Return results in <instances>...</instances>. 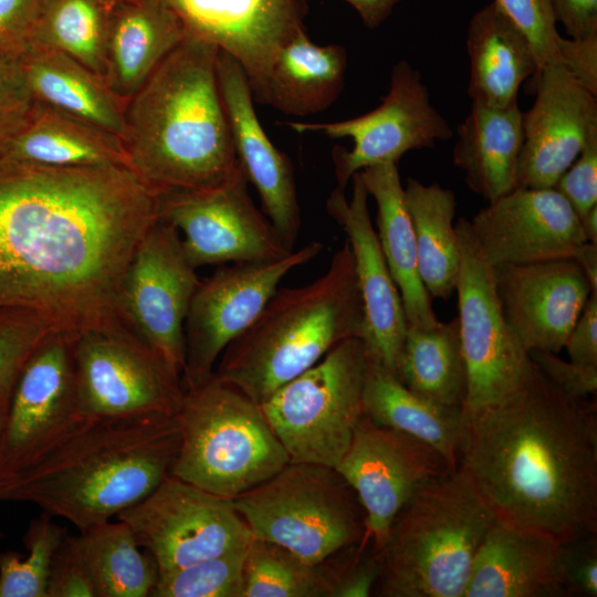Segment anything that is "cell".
<instances>
[{"instance_id": "cell-1", "label": "cell", "mask_w": 597, "mask_h": 597, "mask_svg": "<svg viewBox=\"0 0 597 597\" xmlns=\"http://www.w3.org/2000/svg\"><path fill=\"white\" fill-rule=\"evenodd\" d=\"M158 195L128 167H50L0 156V321L76 338L127 328L119 298Z\"/></svg>"}, {"instance_id": "cell-2", "label": "cell", "mask_w": 597, "mask_h": 597, "mask_svg": "<svg viewBox=\"0 0 597 597\" xmlns=\"http://www.w3.org/2000/svg\"><path fill=\"white\" fill-rule=\"evenodd\" d=\"M465 420L459 467L496 517L561 543L597 533V406L533 363L502 402Z\"/></svg>"}, {"instance_id": "cell-3", "label": "cell", "mask_w": 597, "mask_h": 597, "mask_svg": "<svg viewBox=\"0 0 597 597\" xmlns=\"http://www.w3.org/2000/svg\"><path fill=\"white\" fill-rule=\"evenodd\" d=\"M179 444L177 415L85 417L0 483V501L32 503L83 532L153 492L169 475Z\"/></svg>"}, {"instance_id": "cell-4", "label": "cell", "mask_w": 597, "mask_h": 597, "mask_svg": "<svg viewBox=\"0 0 597 597\" xmlns=\"http://www.w3.org/2000/svg\"><path fill=\"white\" fill-rule=\"evenodd\" d=\"M218 51L187 33L126 105L122 142L128 167L158 196L212 188L240 171Z\"/></svg>"}, {"instance_id": "cell-5", "label": "cell", "mask_w": 597, "mask_h": 597, "mask_svg": "<svg viewBox=\"0 0 597 597\" xmlns=\"http://www.w3.org/2000/svg\"><path fill=\"white\" fill-rule=\"evenodd\" d=\"M366 317L348 241L313 282L276 289L254 322L222 352L213 375L258 405L349 338Z\"/></svg>"}, {"instance_id": "cell-6", "label": "cell", "mask_w": 597, "mask_h": 597, "mask_svg": "<svg viewBox=\"0 0 597 597\" xmlns=\"http://www.w3.org/2000/svg\"><path fill=\"white\" fill-rule=\"evenodd\" d=\"M496 520L461 468L437 476L397 513L376 553L383 597H463L476 552Z\"/></svg>"}, {"instance_id": "cell-7", "label": "cell", "mask_w": 597, "mask_h": 597, "mask_svg": "<svg viewBox=\"0 0 597 597\" xmlns=\"http://www.w3.org/2000/svg\"><path fill=\"white\" fill-rule=\"evenodd\" d=\"M180 444L169 474L233 500L269 480L289 455L260 405L213 374L185 389Z\"/></svg>"}, {"instance_id": "cell-8", "label": "cell", "mask_w": 597, "mask_h": 597, "mask_svg": "<svg viewBox=\"0 0 597 597\" xmlns=\"http://www.w3.org/2000/svg\"><path fill=\"white\" fill-rule=\"evenodd\" d=\"M253 537L320 564L365 541V515L335 468L289 462L269 480L233 499Z\"/></svg>"}, {"instance_id": "cell-9", "label": "cell", "mask_w": 597, "mask_h": 597, "mask_svg": "<svg viewBox=\"0 0 597 597\" xmlns=\"http://www.w3.org/2000/svg\"><path fill=\"white\" fill-rule=\"evenodd\" d=\"M367 368L364 341L346 339L260 405L290 462L336 467L364 415Z\"/></svg>"}, {"instance_id": "cell-10", "label": "cell", "mask_w": 597, "mask_h": 597, "mask_svg": "<svg viewBox=\"0 0 597 597\" xmlns=\"http://www.w3.org/2000/svg\"><path fill=\"white\" fill-rule=\"evenodd\" d=\"M454 226L460 249L457 318L467 366L463 416L469 417L514 394L531 376L533 362L503 317L493 266L482 254L470 220L461 217Z\"/></svg>"}, {"instance_id": "cell-11", "label": "cell", "mask_w": 597, "mask_h": 597, "mask_svg": "<svg viewBox=\"0 0 597 597\" xmlns=\"http://www.w3.org/2000/svg\"><path fill=\"white\" fill-rule=\"evenodd\" d=\"M73 358L84 417L175 416L181 408V376L128 328L81 334Z\"/></svg>"}, {"instance_id": "cell-12", "label": "cell", "mask_w": 597, "mask_h": 597, "mask_svg": "<svg viewBox=\"0 0 597 597\" xmlns=\"http://www.w3.org/2000/svg\"><path fill=\"white\" fill-rule=\"evenodd\" d=\"M158 574L245 547L251 531L233 500L168 475L147 496L119 512Z\"/></svg>"}, {"instance_id": "cell-13", "label": "cell", "mask_w": 597, "mask_h": 597, "mask_svg": "<svg viewBox=\"0 0 597 597\" xmlns=\"http://www.w3.org/2000/svg\"><path fill=\"white\" fill-rule=\"evenodd\" d=\"M323 248V243L312 241L279 259L223 264L200 281L185 322L184 389L213 374L224 348L254 322L280 281Z\"/></svg>"}, {"instance_id": "cell-14", "label": "cell", "mask_w": 597, "mask_h": 597, "mask_svg": "<svg viewBox=\"0 0 597 597\" xmlns=\"http://www.w3.org/2000/svg\"><path fill=\"white\" fill-rule=\"evenodd\" d=\"M286 125L297 133H320L353 142L352 149L333 150L335 177L343 189L364 168L398 163L409 150L434 148L438 142L453 136L447 119L431 104L420 72L405 60L394 65L388 93L370 112L339 122Z\"/></svg>"}, {"instance_id": "cell-15", "label": "cell", "mask_w": 597, "mask_h": 597, "mask_svg": "<svg viewBox=\"0 0 597 597\" xmlns=\"http://www.w3.org/2000/svg\"><path fill=\"white\" fill-rule=\"evenodd\" d=\"M176 227L158 220L140 240L125 273L119 311L126 327L182 375L185 322L200 283Z\"/></svg>"}, {"instance_id": "cell-16", "label": "cell", "mask_w": 597, "mask_h": 597, "mask_svg": "<svg viewBox=\"0 0 597 597\" xmlns=\"http://www.w3.org/2000/svg\"><path fill=\"white\" fill-rule=\"evenodd\" d=\"M74 341L48 335L21 367L0 436V483L36 461L85 418L77 400Z\"/></svg>"}, {"instance_id": "cell-17", "label": "cell", "mask_w": 597, "mask_h": 597, "mask_svg": "<svg viewBox=\"0 0 597 597\" xmlns=\"http://www.w3.org/2000/svg\"><path fill=\"white\" fill-rule=\"evenodd\" d=\"M247 184L240 169L212 188L158 196L159 219L177 228L195 269L274 260L293 251L254 206Z\"/></svg>"}, {"instance_id": "cell-18", "label": "cell", "mask_w": 597, "mask_h": 597, "mask_svg": "<svg viewBox=\"0 0 597 597\" xmlns=\"http://www.w3.org/2000/svg\"><path fill=\"white\" fill-rule=\"evenodd\" d=\"M335 469L355 491L365 515V541L377 552L412 494L452 469L430 444L373 422L365 413Z\"/></svg>"}, {"instance_id": "cell-19", "label": "cell", "mask_w": 597, "mask_h": 597, "mask_svg": "<svg viewBox=\"0 0 597 597\" xmlns=\"http://www.w3.org/2000/svg\"><path fill=\"white\" fill-rule=\"evenodd\" d=\"M470 224L492 266L573 259L587 242L578 214L554 187H516L488 202Z\"/></svg>"}, {"instance_id": "cell-20", "label": "cell", "mask_w": 597, "mask_h": 597, "mask_svg": "<svg viewBox=\"0 0 597 597\" xmlns=\"http://www.w3.org/2000/svg\"><path fill=\"white\" fill-rule=\"evenodd\" d=\"M533 84L535 101L523 112L516 187L552 188L597 133V95L561 63L542 67Z\"/></svg>"}, {"instance_id": "cell-21", "label": "cell", "mask_w": 597, "mask_h": 597, "mask_svg": "<svg viewBox=\"0 0 597 597\" xmlns=\"http://www.w3.org/2000/svg\"><path fill=\"white\" fill-rule=\"evenodd\" d=\"M503 317L521 346L558 354L593 292L573 259L493 266Z\"/></svg>"}, {"instance_id": "cell-22", "label": "cell", "mask_w": 597, "mask_h": 597, "mask_svg": "<svg viewBox=\"0 0 597 597\" xmlns=\"http://www.w3.org/2000/svg\"><path fill=\"white\" fill-rule=\"evenodd\" d=\"M217 73L239 167L256 189L262 210L293 250L301 212L292 161L265 134L256 116L249 78L240 63L218 51Z\"/></svg>"}, {"instance_id": "cell-23", "label": "cell", "mask_w": 597, "mask_h": 597, "mask_svg": "<svg viewBox=\"0 0 597 597\" xmlns=\"http://www.w3.org/2000/svg\"><path fill=\"white\" fill-rule=\"evenodd\" d=\"M353 191L335 188L326 200L328 214L347 235L362 293L368 358L395 374L407 333V320L399 290L390 274L368 210V192L359 174L352 178Z\"/></svg>"}, {"instance_id": "cell-24", "label": "cell", "mask_w": 597, "mask_h": 597, "mask_svg": "<svg viewBox=\"0 0 597 597\" xmlns=\"http://www.w3.org/2000/svg\"><path fill=\"white\" fill-rule=\"evenodd\" d=\"M188 33L217 45L244 70L250 86L279 49L303 29L300 0H170Z\"/></svg>"}, {"instance_id": "cell-25", "label": "cell", "mask_w": 597, "mask_h": 597, "mask_svg": "<svg viewBox=\"0 0 597 597\" xmlns=\"http://www.w3.org/2000/svg\"><path fill=\"white\" fill-rule=\"evenodd\" d=\"M562 543L496 517L473 561L463 597H564Z\"/></svg>"}, {"instance_id": "cell-26", "label": "cell", "mask_w": 597, "mask_h": 597, "mask_svg": "<svg viewBox=\"0 0 597 597\" xmlns=\"http://www.w3.org/2000/svg\"><path fill=\"white\" fill-rule=\"evenodd\" d=\"M185 23L170 0H119L112 6L105 82L125 105L184 40Z\"/></svg>"}, {"instance_id": "cell-27", "label": "cell", "mask_w": 597, "mask_h": 597, "mask_svg": "<svg viewBox=\"0 0 597 597\" xmlns=\"http://www.w3.org/2000/svg\"><path fill=\"white\" fill-rule=\"evenodd\" d=\"M472 103L505 107L517 102L521 85L538 65L524 33L493 0L476 11L467 30Z\"/></svg>"}, {"instance_id": "cell-28", "label": "cell", "mask_w": 597, "mask_h": 597, "mask_svg": "<svg viewBox=\"0 0 597 597\" xmlns=\"http://www.w3.org/2000/svg\"><path fill=\"white\" fill-rule=\"evenodd\" d=\"M346 66L345 48L315 44L303 28L279 49L263 78L251 87L253 100L290 115L321 112L342 92Z\"/></svg>"}, {"instance_id": "cell-29", "label": "cell", "mask_w": 597, "mask_h": 597, "mask_svg": "<svg viewBox=\"0 0 597 597\" xmlns=\"http://www.w3.org/2000/svg\"><path fill=\"white\" fill-rule=\"evenodd\" d=\"M455 132L452 161L472 192L491 202L516 188L524 139L517 102L505 107L472 103Z\"/></svg>"}, {"instance_id": "cell-30", "label": "cell", "mask_w": 597, "mask_h": 597, "mask_svg": "<svg viewBox=\"0 0 597 597\" xmlns=\"http://www.w3.org/2000/svg\"><path fill=\"white\" fill-rule=\"evenodd\" d=\"M358 174L377 206V237L399 290L407 324L431 327L439 320L419 274L416 238L398 163L374 165Z\"/></svg>"}, {"instance_id": "cell-31", "label": "cell", "mask_w": 597, "mask_h": 597, "mask_svg": "<svg viewBox=\"0 0 597 597\" xmlns=\"http://www.w3.org/2000/svg\"><path fill=\"white\" fill-rule=\"evenodd\" d=\"M19 63L34 101L123 137L126 105L104 78L66 54L40 44L31 45Z\"/></svg>"}, {"instance_id": "cell-32", "label": "cell", "mask_w": 597, "mask_h": 597, "mask_svg": "<svg viewBox=\"0 0 597 597\" xmlns=\"http://www.w3.org/2000/svg\"><path fill=\"white\" fill-rule=\"evenodd\" d=\"M0 156L50 167H128L119 136L38 101Z\"/></svg>"}, {"instance_id": "cell-33", "label": "cell", "mask_w": 597, "mask_h": 597, "mask_svg": "<svg viewBox=\"0 0 597 597\" xmlns=\"http://www.w3.org/2000/svg\"><path fill=\"white\" fill-rule=\"evenodd\" d=\"M363 404L364 413L376 425L430 444L452 468L459 467L465 437L461 409L444 407L415 394L391 370L369 358Z\"/></svg>"}, {"instance_id": "cell-34", "label": "cell", "mask_w": 597, "mask_h": 597, "mask_svg": "<svg viewBox=\"0 0 597 597\" xmlns=\"http://www.w3.org/2000/svg\"><path fill=\"white\" fill-rule=\"evenodd\" d=\"M395 375L415 394L463 411L467 366L458 318L431 327L408 325Z\"/></svg>"}, {"instance_id": "cell-35", "label": "cell", "mask_w": 597, "mask_h": 597, "mask_svg": "<svg viewBox=\"0 0 597 597\" xmlns=\"http://www.w3.org/2000/svg\"><path fill=\"white\" fill-rule=\"evenodd\" d=\"M405 199L411 218L421 281L431 297L448 300L455 293L460 249L453 223L457 198L437 182L409 178Z\"/></svg>"}, {"instance_id": "cell-36", "label": "cell", "mask_w": 597, "mask_h": 597, "mask_svg": "<svg viewBox=\"0 0 597 597\" xmlns=\"http://www.w3.org/2000/svg\"><path fill=\"white\" fill-rule=\"evenodd\" d=\"M80 537L96 597H150L158 567L126 522L109 520L80 532Z\"/></svg>"}, {"instance_id": "cell-37", "label": "cell", "mask_w": 597, "mask_h": 597, "mask_svg": "<svg viewBox=\"0 0 597 597\" xmlns=\"http://www.w3.org/2000/svg\"><path fill=\"white\" fill-rule=\"evenodd\" d=\"M337 554L310 564L281 545L252 536L243 566V597H331L342 564Z\"/></svg>"}, {"instance_id": "cell-38", "label": "cell", "mask_w": 597, "mask_h": 597, "mask_svg": "<svg viewBox=\"0 0 597 597\" xmlns=\"http://www.w3.org/2000/svg\"><path fill=\"white\" fill-rule=\"evenodd\" d=\"M109 0H43L33 44L57 50L105 80Z\"/></svg>"}, {"instance_id": "cell-39", "label": "cell", "mask_w": 597, "mask_h": 597, "mask_svg": "<svg viewBox=\"0 0 597 597\" xmlns=\"http://www.w3.org/2000/svg\"><path fill=\"white\" fill-rule=\"evenodd\" d=\"M66 535L67 530L45 512L32 519L22 538L28 555L0 553V597H46L51 562Z\"/></svg>"}, {"instance_id": "cell-40", "label": "cell", "mask_w": 597, "mask_h": 597, "mask_svg": "<svg viewBox=\"0 0 597 597\" xmlns=\"http://www.w3.org/2000/svg\"><path fill=\"white\" fill-rule=\"evenodd\" d=\"M247 548L159 573L150 597H243Z\"/></svg>"}, {"instance_id": "cell-41", "label": "cell", "mask_w": 597, "mask_h": 597, "mask_svg": "<svg viewBox=\"0 0 597 597\" xmlns=\"http://www.w3.org/2000/svg\"><path fill=\"white\" fill-rule=\"evenodd\" d=\"M527 38L538 65L561 63L558 40L551 0H495Z\"/></svg>"}, {"instance_id": "cell-42", "label": "cell", "mask_w": 597, "mask_h": 597, "mask_svg": "<svg viewBox=\"0 0 597 597\" xmlns=\"http://www.w3.org/2000/svg\"><path fill=\"white\" fill-rule=\"evenodd\" d=\"M46 597H96L80 534H67L56 548L49 570Z\"/></svg>"}, {"instance_id": "cell-43", "label": "cell", "mask_w": 597, "mask_h": 597, "mask_svg": "<svg viewBox=\"0 0 597 597\" xmlns=\"http://www.w3.org/2000/svg\"><path fill=\"white\" fill-rule=\"evenodd\" d=\"M33 104L19 61L0 55V155L27 123Z\"/></svg>"}, {"instance_id": "cell-44", "label": "cell", "mask_w": 597, "mask_h": 597, "mask_svg": "<svg viewBox=\"0 0 597 597\" xmlns=\"http://www.w3.org/2000/svg\"><path fill=\"white\" fill-rule=\"evenodd\" d=\"M49 331L29 317H9L0 321V385L18 376L34 348Z\"/></svg>"}, {"instance_id": "cell-45", "label": "cell", "mask_w": 597, "mask_h": 597, "mask_svg": "<svg viewBox=\"0 0 597 597\" xmlns=\"http://www.w3.org/2000/svg\"><path fill=\"white\" fill-rule=\"evenodd\" d=\"M561 570L566 596H597V533L562 543Z\"/></svg>"}, {"instance_id": "cell-46", "label": "cell", "mask_w": 597, "mask_h": 597, "mask_svg": "<svg viewBox=\"0 0 597 597\" xmlns=\"http://www.w3.org/2000/svg\"><path fill=\"white\" fill-rule=\"evenodd\" d=\"M554 188L569 202L579 219L597 206V133L589 137Z\"/></svg>"}, {"instance_id": "cell-47", "label": "cell", "mask_w": 597, "mask_h": 597, "mask_svg": "<svg viewBox=\"0 0 597 597\" xmlns=\"http://www.w3.org/2000/svg\"><path fill=\"white\" fill-rule=\"evenodd\" d=\"M43 0H0V55L19 61L30 49Z\"/></svg>"}, {"instance_id": "cell-48", "label": "cell", "mask_w": 597, "mask_h": 597, "mask_svg": "<svg viewBox=\"0 0 597 597\" xmlns=\"http://www.w3.org/2000/svg\"><path fill=\"white\" fill-rule=\"evenodd\" d=\"M528 355L535 366L559 389L578 398L597 392V366L567 362L556 353L534 349Z\"/></svg>"}, {"instance_id": "cell-49", "label": "cell", "mask_w": 597, "mask_h": 597, "mask_svg": "<svg viewBox=\"0 0 597 597\" xmlns=\"http://www.w3.org/2000/svg\"><path fill=\"white\" fill-rule=\"evenodd\" d=\"M561 64L584 87L597 95V33L558 40Z\"/></svg>"}, {"instance_id": "cell-50", "label": "cell", "mask_w": 597, "mask_h": 597, "mask_svg": "<svg viewBox=\"0 0 597 597\" xmlns=\"http://www.w3.org/2000/svg\"><path fill=\"white\" fill-rule=\"evenodd\" d=\"M564 348L572 362L597 366V292L590 294Z\"/></svg>"}, {"instance_id": "cell-51", "label": "cell", "mask_w": 597, "mask_h": 597, "mask_svg": "<svg viewBox=\"0 0 597 597\" xmlns=\"http://www.w3.org/2000/svg\"><path fill=\"white\" fill-rule=\"evenodd\" d=\"M556 22L570 39L597 33V0H551Z\"/></svg>"}, {"instance_id": "cell-52", "label": "cell", "mask_w": 597, "mask_h": 597, "mask_svg": "<svg viewBox=\"0 0 597 597\" xmlns=\"http://www.w3.org/2000/svg\"><path fill=\"white\" fill-rule=\"evenodd\" d=\"M359 14L364 24L370 29L380 25L400 0H345Z\"/></svg>"}, {"instance_id": "cell-53", "label": "cell", "mask_w": 597, "mask_h": 597, "mask_svg": "<svg viewBox=\"0 0 597 597\" xmlns=\"http://www.w3.org/2000/svg\"><path fill=\"white\" fill-rule=\"evenodd\" d=\"M573 260L582 268L587 276L591 290L597 292V244L591 242L583 243Z\"/></svg>"}, {"instance_id": "cell-54", "label": "cell", "mask_w": 597, "mask_h": 597, "mask_svg": "<svg viewBox=\"0 0 597 597\" xmlns=\"http://www.w3.org/2000/svg\"><path fill=\"white\" fill-rule=\"evenodd\" d=\"M17 377L18 376H15V377L7 380L2 385H0V436H1L2 426H3V422H4L6 413H7L9 401H10V397H11L12 389H13L14 383L17 380ZM2 537H4V533L0 530V540Z\"/></svg>"}, {"instance_id": "cell-55", "label": "cell", "mask_w": 597, "mask_h": 597, "mask_svg": "<svg viewBox=\"0 0 597 597\" xmlns=\"http://www.w3.org/2000/svg\"><path fill=\"white\" fill-rule=\"evenodd\" d=\"M580 223L587 241L597 244V206L580 217Z\"/></svg>"}, {"instance_id": "cell-56", "label": "cell", "mask_w": 597, "mask_h": 597, "mask_svg": "<svg viewBox=\"0 0 597 597\" xmlns=\"http://www.w3.org/2000/svg\"><path fill=\"white\" fill-rule=\"evenodd\" d=\"M109 1H111V2H117V1H119V0H109Z\"/></svg>"}]
</instances>
